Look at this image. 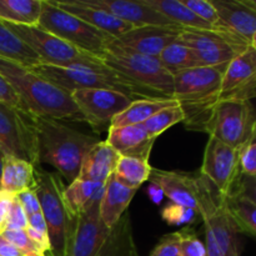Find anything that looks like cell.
Segmentation results:
<instances>
[{
    "label": "cell",
    "instance_id": "cell-1",
    "mask_svg": "<svg viewBox=\"0 0 256 256\" xmlns=\"http://www.w3.org/2000/svg\"><path fill=\"white\" fill-rule=\"evenodd\" d=\"M36 136L38 164L50 165L62 180L72 182L80 172V166L86 152L99 142L96 136L49 118L32 115Z\"/></svg>",
    "mask_w": 256,
    "mask_h": 256
},
{
    "label": "cell",
    "instance_id": "cell-2",
    "mask_svg": "<svg viewBox=\"0 0 256 256\" xmlns=\"http://www.w3.org/2000/svg\"><path fill=\"white\" fill-rule=\"evenodd\" d=\"M0 75L15 92L24 112L55 120L82 118L69 92L42 79L30 68L0 58Z\"/></svg>",
    "mask_w": 256,
    "mask_h": 256
},
{
    "label": "cell",
    "instance_id": "cell-3",
    "mask_svg": "<svg viewBox=\"0 0 256 256\" xmlns=\"http://www.w3.org/2000/svg\"><path fill=\"white\" fill-rule=\"evenodd\" d=\"M65 185L56 172H48L35 166V192L48 228L50 256H66L76 225L64 200Z\"/></svg>",
    "mask_w": 256,
    "mask_h": 256
},
{
    "label": "cell",
    "instance_id": "cell-4",
    "mask_svg": "<svg viewBox=\"0 0 256 256\" xmlns=\"http://www.w3.org/2000/svg\"><path fill=\"white\" fill-rule=\"evenodd\" d=\"M30 69L42 79L48 80L69 94L75 90L82 89H109L122 92L132 100L159 99L146 90L130 82L114 70L109 69L106 65L100 69H92V68H58L39 64Z\"/></svg>",
    "mask_w": 256,
    "mask_h": 256
},
{
    "label": "cell",
    "instance_id": "cell-5",
    "mask_svg": "<svg viewBox=\"0 0 256 256\" xmlns=\"http://www.w3.org/2000/svg\"><path fill=\"white\" fill-rule=\"evenodd\" d=\"M102 60L109 69L154 96L174 99V76L164 69L158 58L124 49L110 42Z\"/></svg>",
    "mask_w": 256,
    "mask_h": 256
},
{
    "label": "cell",
    "instance_id": "cell-6",
    "mask_svg": "<svg viewBox=\"0 0 256 256\" xmlns=\"http://www.w3.org/2000/svg\"><path fill=\"white\" fill-rule=\"evenodd\" d=\"M38 26L72 45L80 52L102 59L114 38L95 29L75 15L58 8L52 0H42Z\"/></svg>",
    "mask_w": 256,
    "mask_h": 256
},
{
    "label": "cell",
    "instance_id": "cell-7",
    "mask_svg": "<svg viewBox=\"0 0 256 256\" xmlns=\"http://www.w3.org/2000/svg\"><path fill=\"white\" fill-rule=\"evenodd\" d=\"M4 24L38 55L40 64L58 68H92V69H100L104 66L102 59L80 52L64 40L45 32L38 25L30 26V25H14L8 22Z\"/></svg>",
    "mask_w": 256,
    "mask_h": 256
},
{
    "label": "cell",
    "instance_id": "cell-8",
    "mask_svg": "<svg viewBox=\"0 0 256 256\" xmlns=\"http://www.w3.org/2000/svg\"><path fill=\"white\" fill-rule=\"evenodd\" d=\"M199 189V215L214 236L222 256H242L236 225L225 208L224 196L202 175H198Z\"/></svg>",
    "mask_w": 256,
    "mask_h": 256
},
{
    "label": "cell",
    "instance_id": "cell-9",
    "mask_svg": "<svg viewBox=\"0 0 256 256\" xmlns=\"http://www.w3.org/2000/svg\"><path fill=\"white\" fill-rule=\"evenodd\" d=\"M176 42L190 48L202 66L228 64L236 55L252 46L244 39L220 25L210 32L182 29Z\"/></svg>",
    "mask_w": 256,
    "mask_h": 256
},
{
    "label": "cell",
    "instance_id": "cell-10",
    "mask_svg": "<svg viewBox=\"0 0 256 256\" xmlns=\"http://www.w3.org/2000/svg\"><path fill=\"white\" fill-rule=\"evenodd\" d=\"M256 132L254 105L252 102L219 100L212 109L205 132L224 144L239 149Z\"/></svg>",
    "mask_w": 256,
    "mask_h": 256
},
{
    "label": "cell",
    "instance_id": "cell-11",
    "mask_svg": "<svg viewBox=\"0 0 256 256\" xmlns=\"http://www.w3.org/2000/svg\"><path fill=\"white\" fill-rule=\"evenodd\" d=\"M0 152L4 156L38 164L36 136L32 115L0 102Z\"/></svg>",
    "mask_w": 256,
    "mask_h": 256
},
{
    "label": "cell",
    "instance_id": "cell-12",
    "mask_svg": "<svg viewBox=\"0 0 256 256\" xmlns=\"http://www.w3.org/2000/svg\"><path fill=\"white\" fill-rule=\"evenodd\" d=\"M70 95L82 119L94 129L110 125L115 116L134 102L122 92L109 89H82Z\"/></svg>",
    "mask_w": 256,
    "mask_h": 256
},
{
    "label": "cell",
    "instance_id": "cell-13",
    "mask_svg": "<svg viewBox=\"0 0 256 256\" xmlns=\"http://www.w3.org/2000/svg\"><path fill=\"white\" fill-rule=\"evenodd\" d=\"M200 175L206 178L222 196H226L240 175L239 150L209 136Z\"/></svg>",
    "mask_w": 256,
    "mask_h": 256
},
{
    "label": "cell",
    "instance_id": "cell-14",
    "mask_svg": "<svg viewBox=\"0 0 256 256\" xmlns=\"http://www.w3.org/2000/svg\"><path fill=\"white\" fill-rule=\"evenodd\" d=\"M256 48L250 46L226 65L219 100L252 102L256 95Z\"/></svg>",
    "mask_w": 256,
    "mask_h": 256
},
{
    "label": "cell",
    "instance_id": "cell-15",
    "mask_svg": "<svg viewBox=\"0 0 256 256\" xmlns=\"http://www.w3.org/2000/svg\"><path fill=\"white\" fill-rule=\"evenodd\" d=\"M100 200L76 216L75 232L66 256H96L104 245L110 229L100 219Z\"/></svg>",
    "mask_w": 256,
    "mask_h": 256
},
{
    "label": "cell",
    "instance_id": "cell-16",
    "mask_svg": "<svg viewBox=\"0 0 256 256\" xmlns=\"http://www.w3.org/2000/svg\"><path fill=\"white\" fill-rule=\"evenodd\" d=\"M224 202L238 230L254 238L256 235L255 178L240 174L229 194L224 196Z\"/></svg>",
    "mask_w": 256,
    "mask_h": 256
},
{
    "label": "cell",
    "instance_id": "cell-17",
    "mask_svg": "<svg viewBox=\"0 0 256 256\" xmlns=\"http://www.w3.org/2000/svg\"><path fill=\"white\" fill-rule=\"evenodd\" d=\"M80 2L88 6L105 10L112 16L132 25L134 28L179 26L168 18L162 16L156 10L148 6L142 0H138V2H130V0H80Z\"/></svg>",
    "mask_w": 256,
    "mask_h": 256
},
{
    "label": "cell",
    "instance_id": "cell-18",
    "mask_svg": "<svg viewBox=\"0 0 256 256\" xmlns=\"http://www.w3.org/2000/svg\"><path fill=\"white\" fill-rule=\"evenodd\" d=\"M185 28L165 26H140L132 28L125 34L114 38L112 44L124 49L158 58L160 52L178 40V36Z\"/></svg>",
    "mask_w": 256,
    "mask_h": 256
},
{
    "label": "cell",
    "instance_id": "cell-19",
    "mask_svg": "<svg viewBox=\"0 0 256 256\" xmlns=\"http://www.w3.org/2000/svg\"><path fill=\"white\" fill-rule=\"evenodd\" d=\"M210 2L218 12V25L236 34L252 46H256V2L254 0Z\"/></svg>",
    "mask_w": 256,
    "mask_h": 256
},
{
    "label": "cell",
    "instance_id": "cell-20",
    "mask_svg": "<svg viewBox=\"0 0 256 256\" xmlns=\"http://www.w3.org/2000/svg\"><path fill=\"white\" fill-rule=\"evenodd\" d=\"M148 182H156L162 188L164 196L169 198L172 204L192 208L199 214V189L196 176L152 168Z\"/></svg>",
    "mask_w": 256,
    "mask_h": 256
},
{
    "label": "cell",
    "instance_id": "cell-21",
    "mask_svg": "<svg viewBox=\"0 0 256 256\" xmlns=\"http://www.w3.org/2000/svg\"><path fill=\"white\" fill-rule=\"evenodd\" d=\"M105 142L120 155L139 156L149 160L155 139H152L144 125H125L109 128Z\"/></svg>",
    "mask_w": 256,
    "mask_h": 256
},
{
    "label": "cell",
    "instance_id": "cell-22",
    "mask_svg": "<svg viewBox=\"0 0 256 256\" xmlns=\"http://www.w3.org/2000/svg\"><path fill=\"white\" fill-rule=\"evenodd\" d=\"M52 2L60 9L75 15L79 19H82V22H86V24L92 25L95 29L106 32L112 38L120 36V35L125 34V32H128L134 28L132 25L112 16V14L106 12L105 10L88 6V5L82 4L80 0H72V2H68V0H52Z\"/></svg>",
    "mask_w": 256,
    "mask_h": 256
},
{
    "label": "cell",
    "instance_id": "cell-23",
    "mask_svg": "<svg viewBox=\"0 0 256 256\" xmlns=\"http://www.w3.org/2000/svg\"><path fill=\"white\" fill-rule=\"evenodd\" d=\"M119 159V152H115L105 140L98 142L82 159L79 176L76 179L105 184L114 174Z\"/></svg>",
    "mask_w": 256,
    "mask_h": 256
},
{
    "label": "cell",
    "instance_id": "cell-24",
    "mask_svg": "<svg viewBox=\"0 0 256 256\" xmlns=\"http://www.w3.org/2000/svg\"><path fill=\"white\" fill-rule=\"evenodd\" d=\"M136 192V189H132L122 184L114 174L106 180L99 204L100 219L105 226L112 229L119 222L120 218L126 212Z\"/></svg>",
    "mask_w": 256,
    "mask_h": 256
},
{
    "label": "cell",
    "instance_id": "cell-25",
    "mask_svg": "<svg viewBox=\"0 0 256 256\" xmlns=\"http://www.w3.org/2000/svg\"><path fill=\"white\" fill-rule=\"evenodd\" d=\"M35 189V166L32 162L12 156H4L0 176V190L16 195Z\"/></svg>",
    "mask_w": 256,
    "mask_h": 256
},
{
    "label": "cell",
    "instance_id": "cell-26",
    "mask_svg": "<svg viewBox=\"0 0 256 256\" xmlns=\"http://www.w3.org/2000/svg\"><path fill=\"white\" fill-rule=\"evenodd\" d=\"M96 256H139L129 212H125L110 229L109 236Z\"/></svg>",
    "mask_w": 256,
    "mask_h": 256
},
{
    "label": "cell",
    "instance_id": "cell-27",
    "mask_svg": "<svg viewBox=\"0 0 256 256\" xmlns=\"http://www.w3.org/2000/svg\"><path fill=\"white\" fill-rule=\"evenodd\" d=\"M105 184L75 179L64 189V200L72 216L76 218L102 196Z\"/></svg>",
    "mask_w": 256,
    "mask_h": 256
},
{
    "label": "cell",
    "instance_id": "cell-28",
    "mask_svg": "<svg viewBox=\"0 0 256 256\" xmlns=\"http://www.w3.org/2000/svg\"><path fill=\"white\" fill-rule=\"evenodd\" d=\"M179 105L175 99H138L110 122L109 128L144 124L152 115L166 108Z\"/></svg>",
    "mask_w": 256,
    "mask_h": 256
},
{
    "label": "cell",
    "instance_id": "cell-29",
    "mask_svg": "<svg viewBox=\"0 0 256 256\" xmlns=\"http://www.w3.org/2000/svg\"><path fill=\"white\" fill-rule=\"evenodd\" d=\"M148 6L156 10L162 16L168 18L179 26L185 29L214 30L215 28L194 14L182 0H142Z\"/></svg>",
    "mask_w": 256,
    "mask_h": 256
},
{
    "label": "cell",
    "instance_id": "cell-30",
    "mask_svg": "<svg viewBox=\"0 0 256 256\" xmlns=\"http://www.w3.org/2000/svg\"><path fill=\"white\" fill-rule=\"evenodd\" d=\"M0 58L26 68H34L40 64L38 55L2 22H0Z\"/></svg>",
    "mask_w": 256,
    "mask_h": 256
},
{
    "label": "cell",
    "instance_id": "cell-31",
    "mask_svg": "<svg viewBox=\"0 0 256 256\" xmlns=\"http://www.w3.org/2000/svg\"><path fill=\"white\" fill-rule=\"evenodd\" d=\"M42 0H0V22L14 25H38Z\"/></svg>",
    "mask_w": 256,
    "mask_h": 256
},
{
    "label": "cell",
    "instance_id": "cell-32",
    "mask_svg": "<svg viewBox=\"0 0 256 256\" xmlns=\"http://www.w3.org/2000/svg\"><path fill=\"white\" fill-rule=\"evenodd\" d=\"M152 166L149 160L139 156L120 155L114 176L125 186L132 189H139L145 182L149 180Z\"/></svg>",
    "mask_w": 256,
    "mask_h": 256
},
{
    "label": "cell",
    "instance_id": "cell-33",
    "mask_svg": "<svg viewBox=\"0 0 256 256\" xmlns=\"http://www.w3.org/2000/svg\"><path fill=\"white\" fill-rule=\"evenodd\" d=\"M158 59H159L160 64L164 66V69L169 72L172 76L185 72V70L202 66L192 50L178 42L168 45L160 52Z\"/></svg>",
    "mask_w": 256,
    "mask_h": 256
},
{
    "label": "cell",
    "instance_id": "cell-34",
    "mask_svg": "<svg viewBox=\"0 0 256 256\" xmlns=\"http://www.w3.org/2000/svg\"><path fill=\"white\" fill-rule=\"evenodd\" d=\"M185 114L182 108L179 105L175 106L166 108V109L160 110L155 115H152L149 120L144 122V128L148 132L149 136L152 139L156 140L159 135H162L165 130L172 128V125L179 124V122H184Z\"/></svg>",
    "mask_w": 256,
    "mask_h": 256
},
{
    "label": "cell",
    "instance_id": "cell-35",
    "mask_svg": "<svg viewBox=\"0 0 256 256\" xmlns=\"http://www.w3.org/2000/svg\"><path fill=\"white\" fill-rule=\"evenodd\" d=\"M8 242H12L22 256H46L42 250L28 236L25 230H6L0 232Z\"/></svg>",
    "mask_w": 256,
    "mask_h": 256
},
{
    "label": "cell",
    "instance_id": "cell-36",
    "mask_svg": "<svg viewBox=\"0 0 256 256\" xmlns=\"http://www.w3.org/2000/svg\"><path fill=\"white\" fill-rule=\"evenodd\" d=\"M198 212L192 208L182 206L178 204H169L162 210V218L166 224L172 226H180V225H188L194 222Z\"/></svg>",
    "mask_w": 256,
    "mask_h": 256
},
{
    "label": "cell",
    "instance_id": "cell-37",
    "mask_svg": "<svg viewBox=\"0 0 256 256\" xmlns=\"http://www.w3.org/2000/svg\"><path fill=\"white\" fill-rule=\"evenodd\" d=\"M240 174L255 178L256 175V132L239 148Z\"/></svg>",
    "mask_w": 256,
    "mask_h": 256
},
{
    "label": "cell",
    "instance_id": "cell-38",
    "mask_svg": "<svg viewBox=\"0 0 256 256\" xmlns=\"http://www.w3.org/2000/svg\"><path fill=\"white\" fill-rule=\"evenodd\" d=\"M182 2L200 19L209 22L214 28L216 26L219 22V18H218L216 10L210 0H182Z\"/></svg>",
    "mask_w": 256,
    "mask_h": 256
},
{
    "label": "cell",
    "instance_id": "cell-39",
    "mask_svg": "<svg viewBox=\"0 0 256 256\" xmlns=\"http://www.w3.org/2000/svg\"><path fill=\"white\" fill-rule=\"evenodd\" d=\"M26 212H24V209H22V204H20L19 200L16 199V196H14L12 208H10V212L9 214H8L6 220H5L4 226H2V232H6V230H26Z\"/></svg>",
    "mask_w": 256,
    "mask_h": 256
},
{
    "label": "cell",
    "instance_id": "cell-40",
    "mask_svg": "<svg viewBox=\"0 0 256 256\" xmlns=\"http://www.w3.org/2000/svg\"><path fill=\"white\" fill-rule=\"evenodd\" d=\"M180 238L182 232H172L164 235L152 252L150 256H182L180 254Z\"/></svg>",
    "mask_w": 256,
    "mask_h": 256
},
{
    "label": "cell",
    "instance_id": "cell-41",
    "mask_svg": "<svg viewBox=\"0 0 256 256\" xmlns=\"http://www.w3.org/2000/svg\"><path fill=\"white\" fill-rule=\"evenodd\" d=\"M179 246L182 256H206L204 242L192 234L182 232Z\"/></svg>",
    "mask_w": 256,
    "mask_h": 256
},
{
    "label": "cell",
    "instance_id": "cell-42",
    "mask_svg": "<svg viewBox=\"0 0 256 256\" xmlns=\"http://www.w3.org/2000/svg\"><path fill=\"white\" fill-rule=\"evenodd\" d=\"M15 196H16V199L19 200V202L22 204V209H24V212H26L28 216L42 212V210H40L39 198H38L35 189L25 190V192H19V194H16Z\"/></svg>",
    "mask_w": 256,
    "mask_h": 256
},
{
    "label": "cell",
    "instance_id": "cell-43",
    "mask_svg": "<svg viewBox=\"0 0 256 256\" xmlns=\"http://www.w3.org/2000/svg\"><path fill=\"white\" fill-rule=\"evenodd\" d=\"M0 102L4 105H8V106L10 108H14V109L22 110L19 99H18L15 92H12L10 85L5 82V79L2 75H0ZM22 112H24V110H22Z\"/></svg>",
    "mask_w": 256,
    "mask_h": 256
},
{
    "label": "cell",
    "instance_id": "cell-44",
    "mask_svg": "<svg viewBox=\"0 0 256 256\" xmlns=\"http://www.w3.org/2000/svg\"><path fill=\"white\" fill-rule=\"evenodd\" d=\"M14 196L15 195L0 190V232H2V226H4V222L10 212Z\"/></svg>",
    "mask_w": 256,
    "mask_h": 256
},
{
    "label": "cell",
    "instance_id": "cell-45",
    "mask_svg": "<svg viewBox=\"0 0 256 256\" xmlns=\"http://www.w3.org/2000/svg\"><path fill=\"white\" fill-rule=\"evenodd\" d=\"M0 256H22V254L0 234Z\"/></svg>",
    "mask_w": 256,
    "mask_h": 256
},
{
    "label": "cell",
    "instance_id": "cell-46",
    "mask_svg": "<svg viewBox=\"0 0 256 256\" xmlns=\"http://www.w3.org/2000/svg\"><path fill=\"white\" fill-rule=\"evenodd\" d=\"M148 196L150 198V200H152L154 204L159 205L160 202H162V199H164V192H162V188H160L156 182H150L149 188H148Z\"/></svg>",
    "mask_w": 256,
    "mask_h": 256
},
{
    "label": "cell",
    "instance_id": "cell-47",
    "mask_svg": "<svg viewBox=\"0 0 256 256\" xmlns=\"http://www.w3.org/2000/svg\"><path fill=\"white\" fill-rule=\"evenodd\" d=\"M2 160H4V155L0 152V176H2Z\"/></svg>",
    "mask_w": 256,
    "mask_h": 256
}]
</instances>
